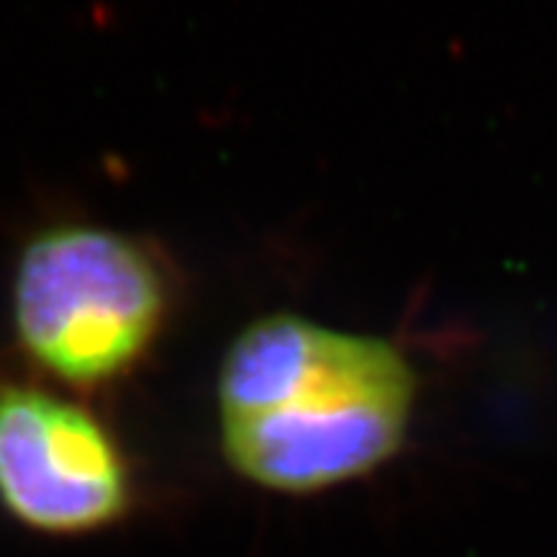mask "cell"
<instances>
[{"label": "cell", "mask_w": 557, "mask_h": 557, "mask_svg": "<svg viewBox=\"0 0 557 557\" xmlns=\"http://www.w3.org/2000/svg\"><path fill=\"white\" fill-rule=\"evenodd\" d=\"M416 398V367L387 338L296 313L262 315L222 359V455L259 490H336L384 467L404 447Z\"/></svg>", "instance_id": "obj_1"}, {"label": "cell", "mask_w": 557, "mask_h": 557, "mask_svg": "<svg viewBox=\"0 0 557 557\" xmlns=\"http://www.w3.org/2000/svg\"><path fill=\"white\" fill-rule=\"evenodd\" d=\"M169 310V276L137 236L52 225L37 231L17 257V347L63 389L95 393L125 379L157 345Z\"/></svg>", "instance_id": "obj_2"}, {"label": "cell", "mask_w": 557, "mask_h": 557, "mask_svg": "<svg viewBox=\"0 0 557 557\" xmlns=\"http://www.w3.org/2000/svg\"><path fill=\"white\" fill-rule=\"evenodd\" d=\"M117 435L63 389L0 379V509L40 535H91L134 506Z\"/></svg>", "instance_id": "obj_3"}]
</instances>
